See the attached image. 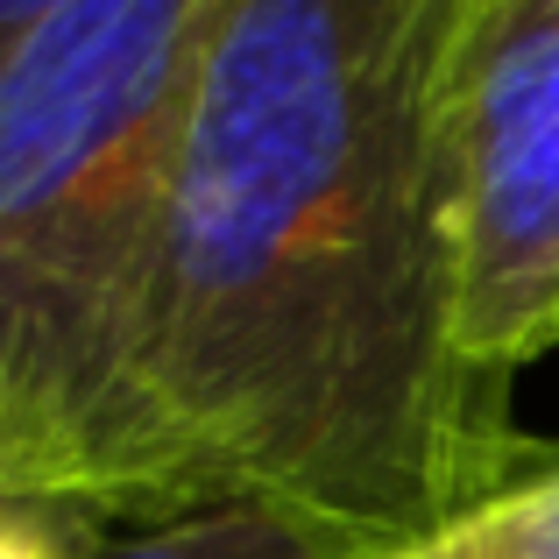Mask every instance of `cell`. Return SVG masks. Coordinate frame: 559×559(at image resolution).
Here are the masks:
<instances>
[{
  "instance_id": "obj_1",
  "label": "cell",
  "mask_w": 559,
  "mask_h": 559,
  "mask_svg": "<svg viewBox=\"0 0 559 559\" xmlns=\"http://www.w3.org/2000/svg\"><path fill=\"white\" fill-rule=\"evenodd\" d=\"M447 22L453 0L234 8L150 276L121 518L276 510L376 552L532 461L461 347Z\"/></svg>"
},
{
  "instance_id": "obj_2",
  "label": "cell",
  "mask_w": 559,
  "mask_h": 559,
  "mask_svg": "<svg viewBox=\"0 0 559 559\" xmlns=\"http://www.w3.org/2000/svg\"><path fill=\"white\" fill-rule=\"evenodd\" d=\"M241 0H57L0 64V496L121 518L185 135Z\"/></svg>"
},
{
  "instance_id": "obj_3",
  "label": "cell",
  "mask_w": 559,
  "mask_h": 559,
  "mask_svg": "<svg viewBox=\"0 0 559 559\" xmlns=\"http://www.w3.org/2000/svg\"><path fill=\"white\" fill-rule=\"evenodd\" d=\"M439 150L461 347L510 390L559 347V0H453Z\"/></svg>"
},
{
  "instance_id": "obj_4",
  "label": "cell",
  "mask_w": 559,
  "mask_h": 559,
  "mask_svg": "<svg viewBox=\"0 0 559 559\" xmlns=\"http://www.w3.org/2000/svg\"><path fill=\"white\" fill-rule=\"evenodd\" d=\"M347 559H559V447L532 453L518 475L496 481L461 518Z\"/></svg>"
},
{
  "instance_id": "obj_5",
  "label": "cell",
  "mask_w": 559,
  "mask_h": 559,
  "mask_svg": "<svg viewBox=\"0 0 559 559\" xmlns=\"http://www.w3.org/2000/svg\"><path fill=\"white\" fill-rule=\"evenodd\" d=\"M99 559H347V546L276 510H199V518H170Z\"/></svg>"
},
{
  "instance_id": "obj_6",
  "label": "cell",
  "mask_w": 559,
  "mask_h": 559,
  "mask_svg": "<svg viewBox=\"0 0 559 559\" xmlns=\"http://www.w3.org/2000/svg\"><path fill=\"white\" fill-rule=\"evenodd\" d=\"M0 559H99L93 552V518L8 503V496H0Z\"/></svg>"
},
{
  "instance_id": "obj_7",
  "label": "cell",
  "mask_w": 559,
  "mask_h": 559,
  "mask_svg": "<svg viewBox=\"0 0 559 559\" xmlns=\"http://www.w3.org/2000/svg\"><path fill=\"white\" fill-rule=\"evenodd\" d=\"M50 8H57V0H0V64H8V57L22 50L28 28H36Z\"/></svg>"
}]
</instances>
